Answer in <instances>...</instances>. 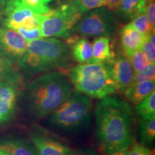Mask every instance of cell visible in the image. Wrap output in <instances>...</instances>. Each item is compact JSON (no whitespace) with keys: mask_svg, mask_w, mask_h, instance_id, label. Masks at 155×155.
<instances>
[{"mask_svg":"<svg viewBox=\"0 0 155 155\" xmlns=\"http://www.w3.org/2000/svg\"><path fill=\"white\" fill-rule=\"evenodd\" d=\"M96 137L105 154L127 150L134 142V115L121 97L109 95L99 99L94 110Z\"/></svg>","mask_w":155,"mask_h":155,"instance_id":"cell-1","label":"cell"},{"mask_svg":"<svg viewBox=\"0 0 155 155\" xmlns=\"http://www.w3.org/2000/svg\"><path fill=\"white\" fill-rule=\"evenodd\" d=\"M29 107L38 119L49 116L69 98L73 86L61 71H50L35 78L26 87Z\"/></svg>","mask_w":155,"mask_h":155,"instance_id":"cell-2","label":"cell"},{"mask_svg":"<svg viewBox=\"0 0 155 155\" xmlns=\"http://www.w3.org/2000/svg\"><path fill=\"white\" fill-rule=\"evenodd\" d=\"M71 55L67 42L55 38H41L28 42L17 64L19 71L25 74H42L65 65Z\"/></svg>","mask_w":155,"mask_h":155,"instance_id":"cell-3","label":"cell"},{"mask_svg":"<svg viewBox=\"0 0 155 155\" xmlns=\"http://www.w3.org/2000/svg\"><path fill=\"white\" fill-rule=\"evenodd\" d=\"M68 78L77 91L94 98H101L117 92L111 64L93 62L78 65L69 71Z\"/></svg>","mask_w":155,"mask_h":155,"instance_id":"cell-4","label":"cell"},{"mask_svg":"<svg viewBox=\"0 0 155 155\" xmlns=\"http://www.w3.org/2000/svg\"><path fill=\"white\" fill-rule=\"evenodd\" d=\"M92 108L93 103L89 96L73 91L69 98L50 114L48 122L58 131L77 132L88 126Z\"/></svg>","mask_w":155,"mask_h":155,"instance_id":"cell-5","label":"cell"},{"mask_svg":"<svg viewBox=\"0 0 155 155\" xmlns=\"http://www.w3.org/2000/svg\"><path fill=\"white\" fill-rule=\"evenodd\" d=\"M83 14L72 0L43 15L40 29L42 38H60L67 40L73 35L75 25Z\"/></svg>","mask_w":155,"mask_h":155,"instance_id":"cell-6","label":"cell"},{"mask_svg":"<svg viewBox=\"0 0 155 155\" xmlns=\"http://www.w3.org/2000/svg\"><path fill=\"white\" fill-rule=\"evenodd\" d=\"M117 28V19L113 11L104 6L82 16L75 25L74 32L83 38L109 37L115 33Z\"/></svg>","mask_w":155,"mask_h":155,"instance_id":"cell-7","label":"cell"},{"mask_svg":"<svg viewBox=\"0 0 155 155\" xmlns=\"http://www.w3.org/2000/svg\"><path fill=\"white\" fill-rule=\"evenodd\" d=\"M30 139L39 155H71L73 152L59 139L39 126L31 131Z\"/></svg>","mask_w":155,"mask_h":155,"instance_id":"cell-8","label":"cell"},{"mask_svg":"<svg viewBox=\"0 0 155 155\" xmlns=\"http://www.w3.org/2000/svg\"><path fill=\"white\" fill-rule=\"evenodd\" d=\"M28 45V42L17 30L0 26V52L13 65L18 63Z\"/></svg>","mask_w":155,"mask_h":155,"instance_id":"cell-9","label":"cell"},{"mask_svg":"<svg viewBox=\"0 0 155 155\" xmlns=\"http://www.w3.org/2000/svg\"><path fill=\"white\" fill-rule=\"evenodd\" d=\"M17 85L8 81L0 83V127L14 117L18 98Z\"/></svg>","mask_w":155,"mask_h":155,"instance_id":"cell-10","label":"cell"},{"mask_svg":"<svg viewBox=\"0 0 155 155\" xmlns=\"http://www.w3.org/2000/svg\"><path fill=\"white\" fill-rule=\"evenodd\" d=\"M111 64L117 91L124 92L126 89L133 84L134 77L130 59L124 53L115 57Z\"/></svg>","mask_w":155,"mask_h":155,"instance_id":"cell-11","label":"cell"},{"mask_svg":"<svg viewBox=\"0 0 155 155\" xmlns=\"http://www.w3.org/2000/svg\"><path fill=\"white\" fill-rule=\"evenodd\" d=\"M37 14L27 8L20 0H12L5 9L4 16V25L6 28L17 30L28 19Z\"/></svg>","mask_w":155,"mask_h":155,"instance_id":"cell-12","label":"cell"},{"mask_svg":"<svg viewBox=\"0 0 155 155\" xmlns=\"http://www.w3.org/2000/svg\"><path fill=\"white\" fill-rule=\"evenodd\" d=\"M147 36L136 30L130 24L125 25L120 32L121 42L124 53L128 57L137 50H141V45Z\"/></svg>","mask_w":155,"mask_h":155,"instance_id":"cell-13","label":"cell"},{"mask_svg":"<svg viewBox=\"0 0 155 155\" xmlns=\"http://www.w3.org/2000/svg\"><path fill=\"white\" fill-rule=\"evenodd\" d=\"M67 43L71 48V53L73 59L80 64L93 63L92 44L86 38L70 37Z\"/></svg>","mask_w":155,"mask_h":155,"instance_id":"cell-14","label":"cell"},{"mask_svg":"<svg viewBox=\"0 0 155 155\" xmlns=\"http://www.w3.org/2000/svg\"><path fill=\"white\" fill-rule=\"evenodd\" d=\"M0 147L10 155H39L32 143L25 139L7 138L0 140Z\"/></svg>","mask_w":155,"mask_h":155,"instance_id":"cell-15","label":"cell"},{"mask_svg":"<svg viewBox=\"0 0 155 155\" xmlns=\"http://www.w3.org/2000/svg\"><path fill=\"white\" fill-rule=\"evenodd\" d=\"M154 80L133 83L124 91L126 98L134 105H137L154 91Z\"/></svg>","mask_w":155,"mask_h":155,"instance_id":"cell-16","label":"cell"},{"mask_svg":"<svg viewBox=\"0 0 155 155\" xmlns=\"http://www.w3.org/2000/svg\"><path fill=\"white\" fill-rule=\"evenodd\" d=\"M93 62H107L111 63L115 58L112 51L111 40L108 36L98 37L92 43Z\"/></svg>","mask_w":155,"mask_h":155,"instance_id":"cell-17","label":"cell"},{"mask_svg":"<svg viewBox=\"0 0 155 155\" xmlns=\"http://www.w3.org/2000/svg\"><path fill=\"white\" fill-rule=\"evenodd\" d=\"M147 3V2L146 0L141 1L138 11L137 12L134 17H133L131 22L129 23L131 27H133L136 30H137L141 34L145 35L154 30L151 28L146 15Z\"/></svg>","mask_w":155,"mask_h":155,"instance_id":"cell-18","label":"cell"},{"mask_svg":"<svg viewBox=\"0 0 155 155\" xmlns=\"http://www.w3.org/2000/svg\"><path fill=\"white\" fill-rule=\"evenodd\" d=\"M142 0H121L119 7L116 9L118 18L122 22L131 20L138 11Z\"/></svg>","mask_w":155,"mask_h":155,"instance_id":"cell-19","label":"cell"},{"mask_svg":"<svg viewBox=\"0 0 155 155\" xmlns=\"http://www.w3.org/2000/svg\"><path fill=\"white\" fill-rule=\"evenodd\" d=\"M3 81L18 84L20 81V75L15 69L12 62L0 52V83Z\"/></svg>","mask_w":155,"mask_h":155,"instance_id":"cell-20","label":"cell"},{"mask_svg":"<svg viewBox=\"0 0 155 155\" xmlns=\"http://www.w3.org/2000/svg\"><path fill=\"white\" fill-rule=\"evenodd\" d=\"M139 134L141 144L149 146L152 144L155 138V118L140 119L139 122Z\"/></svg>","mask_w":155,"mask_h":155,"instance_id":"cell-21","label":"cell"},{"mask_svg":"<svg viewBox=\"0 0 155 155\" xmlns=\"http://www.w3.org/2000/svg\"><path fill=\"white\" fill-rule=\"evenodd\" d=\"M135 111L141 119L155 118V92L144 98L136 106Z\"/></svg>","mask_w":155,"mask_h":155,"instance_id":"cell-22","label":"cell"},{"mask_svg":"<svg viewBox=\"0 0 155 155\" xmlns=\"http://www.w3.org/2000/svg\"><path fill=\"white\" fill-rule=\"evenodd\" d=\"M22 5L38 15H45L52 9L45 5L42 0H20Z\"/></svg>","mask_w":155,"mask_h":155,"instance_id":"cell-23","label":"cell"},{"mask_svg":"<svg viewBox=\"0 0 155 155\" xmlns=\"http://www.w3.org/2000/svg\"><path fill=\"white\" fill-rule=\"evenodd\" d=\"M129 58L134 73L140 71L149 64L148 60L141 50L135 51Z\"/></svg>","mask_w":155,"mask_h":155,"instance_id":"cell-24","label":"cell"},{"mask_svg":"<svg viewBox=\"0 0 155 155\" xmlns=\"http://www.w3.org/2000/svg\"><path fill=\"white\" fill-rule=\"evenodd\" d=\"M155 63H149L146 67L139 72L134 73L133 83L143 82V81L154 80Z\"/></svg>","mask_w":155,"mask_h":155,"instance_id":"cell-25","label":"cell"},{"mask_svg":"<svg viewBox=\"0 0 155 155\" xmlns=\"http://www.w3.org/2000/svg\"><path fill=\"white\" fill-rule=\"evenodd\" d=\"M83 14L92 9L104 7V0H72Z\"/></svg>","mask_w":155,"mask_h":155,"instance_id":"cell-26","label":"cell"},{"mask_svg":"<svg viewBox=\"0 0 155 155\" xmlns=\"http://www.w3.org/2000/svg\"><path fill=\"white\" fill-rule=\"evenodd\" d=\"M150 34V33H149ZM148 34V35H149ZM147 35L146 39L143 42L141 45V50L144 53L146 56L147 60H148L149 63H155V46L151 43Z\"/></svg>","mask_w":155,"mask_h":155,"instance_id":"cell-27","label":"cell"},{"mask_svg":"<svg viewBox=\"0 0 155 155\" xmlns=\"http://www.w3.org/2000/svg\"><path fill=\"white\" fill-rule=\"evenodd\" d=\"M17 31L28 42L42 38L40 27L34 29H24L19 28Z\"/></svg>","mask_w":155,"mask_h":155,"instance_id":"cell-28","label":"cell"},{"mask_svg":"<svg viewBox=\"0 0 155 155\" xmlns=\"http://www.w3.org/2000/svg\"><path fill=\"white\" fill-rule=\"evenodd\" d=\"M128 150L127 155H154L148 148L141 144H133Z\"/></svg>","mask_w":155,"mask_h":155,"instance_id":"cell-29","label":"cell"},{"mask_svg":"<svg viewBox=\"0 0 155 155\" xmlns=\"http://www.w3.org/2000/svg\"><path fill=\"white\" fill-rule=\"evenodd\" d=\"M146 15L151 28L154 30L155 27V5L154 2H147L146 6Z\"/></svg>","mask_w":155,"mask_h":155,"instance_id":"cell-30","label":"cell"},{"mask_svg":"<svg viewBox=\"0 0 155 155\" xmlns=\"http://www.w3.org/2000/svg\"><path fill=\"white\" fill-rule=\"evenodd\" d=\"M121 0H104V5L108 9L111 11H116L119 7Z\"/></svg>","mask_w":155,"mask_h":155,"instance_id":"cell-31","label":"cell"},{"mask_svg":"<svg viewBox=\"0 0 155 155\" xmlns=\"http://www.w3.org/2000/svg\"><path fill=\"white\" fill-rule=\"evenodd\" d=\"M71 155H98V153L95 152L94 150L91 149H82L75 151V152H72Z\"/></svg>","mask_w":155,"mask_h":155,"instance_id":"cell-32","label":"cell"},{"mask_svg":"<svg viewBox=\"0 0 155 155\" xmlns=\"http://www.w3.org/2000/svg\"><path fill=\"white\" fill-rule=\"evenodd\" d=\"M12 0H0V16L3 15L7 6Z\"/></svg>","mask_w":155,"mask_h":155,"instance_id":"cell-33","label":"cell"},{"mask_svg":"<svg viewBox=\"0 0 155 155\" xmlns=\"http://www.w3.org/2000/svg\"><path fill=\"white\" fill-rule=\"evenodd\" d=\"M128 150H124V151H120V152H116L111 153V154H108L106 155H127Z\"/></svg>","mask_w":155,"mask_h":155,"instance_id":"cell-34","label":"cell"},{"mask_svg":"<svg viewBox=\"0 0 155 155\" xmlns=\"http://www.w3.org/2000/svg\"><path fill=\"white\" fill-rule=\"evenodd\" d=\"M0 155H10L8 152H6L5 150H4L2 148L0 147Z\"/></svg>","mask_w":155,"mask_h":155,"instance_id":"cell-35","label":"cell"},{"mask_svg":"<svg viewBox=\"0 0 155 155\" xmlns=\"http://www.w3.org/2000/svg\"><path fill=\"white\" fill-rule=\"evenodd\" d=\"M52 0H42V2H43V3L45 5H47L48 3H49L50 2H51Z\"/></svg>","mask_w":155,"mask_h":155,"instance_id":"cell-36","label":"cell"},{"mask_svg":"<svg viewBox=\"0 0 155 155\" xmlns=\"http://www.w3.org/2000/svg\"><path fill=\"white\" fill-rule=\"evenodd\" d=\"M146 1L149 2H154V0H146Z\"/></svg>","mask_w":155,"mask_h":155,"instance_id":"cell-37","label":"cell"}]
</instances>
